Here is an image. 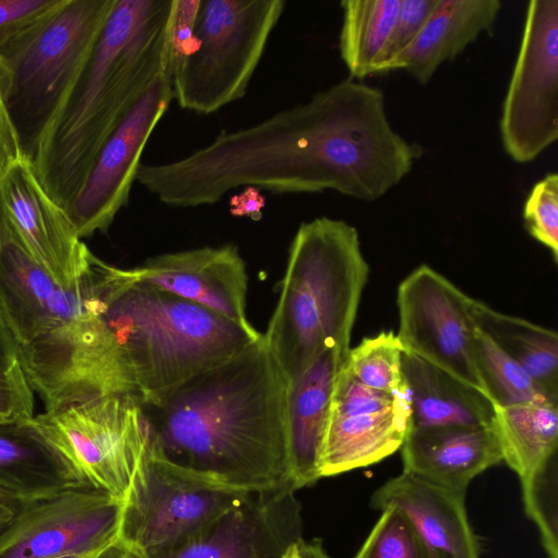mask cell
I'll return each instance as SVG.
<instances>
[{
	"label": "cell",
	"instance_id": "obj_14",
	"mask_svg": "<svg viewBox=\"0 0 558 558\" xmlns=\"http://www.w3.org/2000/svg\"><path fill=\"white\" fill-rule=\"evenodd\" d=\"M302 530L293 488L250 493L193 534L135 558H282Z\"/></svg>",
	"mask_w": 558,
	"mask_h": 558
},
{
	"label": "cell",
	"instance_id": "obj_13",
	"mask_svg": "<svg viewBox=\"0 0 558 558\" xmlns=\"http://www.w3.org/2000/svg\"><path fill=\"white\" fill-rule=\"evenodd\" d=\"M172 99L170 68L155 78L104 144L68 210L81 239L106 232L129 203L144 148Z\"/></svg>",
	"mask_w": 558,
	"mask_h": 558
},
{
	"label": "cell",
	"instance_id": "obj_20",
	"mask_svg": "<svg viewBox=\"0 0 558 558\" xmlns=\"http://www.w3.org/2000/svg\"><path fill=\"white\" fill-rule=\"evenodd\" d=\"M33 417L0 422V493L24 505L88 486Z\"/></svg>",
	"mask_w": 558,
	"mask_h": 558
},
{
	"label": "cell",
	"instance_id": "obj_2",
	"mask_svg": "<svg viewBox=\"0 0 558 558\" xmlns=\"http://www.w3.org/2000/svg\"><path fill=\"white\" fill-rule=\"evenodd\" d=\"M0 316L46 411L130 390L86 272L66 288L32 255L0 201Z\"/></svg>",
	"mask_w": 558,
	"mask_h": 558
},
{
	"label": "cell",
	"instance_id": "obj_6",
	"mask_svg": "<svg viewBox=\"0 0 558 558\" xmlns=\"http://www.w3.org/2000/svg\"><path fill=\"white\" fill-rule=\"evenodd\" d=\"M117 0H66L2 58L3 104L27 156L88 62Z\"/></svg>",
	"mask_w": 558,
	"mask_h": 558
},
{
	"label": "cell",
	"instance_id": "obj_8",
	"mask_svg": "<svg viewBox=\"0 0 558 558\" xmlns=\"http://www.w3.org/2000/svg\"><path fill=\"white\" fill-rule=\"evenodd\" d=\"M33 421L89 485L125 500L150 444L138 396H100L34 415Z\"/></svg>",
	"mask_w": 558,
	"mask_h": 558
},
{
	"label": "cell",
	"instance_id": "obj_18",
	"mask_svg": "<svg viewBox=\"0 0 558 558\" xmlns=\"http://www.w3.org/2000/svg\"><path fill=\"white\" fill-rule=\"evenodd\" d=\"M400 449L403 472L464 495L472 480L502 461L492 426H411Z\"/></svg>",
	"mask_w": 558,
	"mask_h": 558
},
{
	"label": "cell",
	"instance_id": "obj_9",
	"mask_svg": "<svg viewBox=\"0 0 558 558\" xmlns=\"http://www.w3.org/2000/svg\"><path fill=\"white\" fill-rule=\"evenodd\" d=\"M499 129L505 151L519 163L558 138V0L527 4Z\"/></svg>",
	"mask_w": 558,
	"mask_h": 558
},
{
	"label": "cell",
	"instance_id": "obj_30",
	"mask_svg": "<svg viewBox=\"0 0 558 558\" xmlns=\"http://www.w3.org/2000/svg\"><path fill=\"white\" fill-rule=\"evenodd\" d=\"M354 558H433L405 514L396 507L381 510Z\"/></svg>",
	"mask_w": 558,
	"mask_h": 558
},
{
	"label": "cell",
	"instance_id": "obj_4",
	"mask_svg": "<svg viewBox=\"0 0 558 558\" xmlns=\"http://www.w3.org/2000/svg\"><path fill=\"white\" fill-rule=\"evenodd\" d=\"M92 275L104 322L125 376L151 404L197 374L229 359L262 333L203 306L138 281L130 269L93 254Z\"/></svg>",
	"mask_w": 558,
	"mask_h": 558
},
{
	"label": "cell",
	"instance_id": "obj_41",
	"mask_svg": "<svg viewBox=\"0 0 558 558\" xmlns=\"http://www.w3.org/2000/svg\"><path fill=\"white\" fill-rule=\"evenodd\" d=\"M296 558H330L319 541L307 542L301 538L296 545Z\"/></svg>",
	"mask_w": 558,
	"mask_h": 558
},
{
	"label": "cell",
	"instance_id": "obj_16",
	"mask_svg": "<svg viewBox=\"0 0 558 558\" xmlns=\"http://www.w3.org/2000/svg\"><path fill=\"white\" fill-rule=\"evenodd\" d=\"M130 270L141 282L254 329L246 314V265L233 244L163 253Z\"/></svg>",
	"mask_w": 558,
	"mask_h": 558
},
{
	"label": "cell",
	"instance_id": "obj_22",
	"mask_svg": "<svg viewBox=\"0 0 558 558\" xmlns=\"http://www.w3.org/2000/svg\"><path fill=\"white\" fill-rule=\"evenodd\" d=\"M499 0H438L423 28L391 63L420 84L430 81L437 69L454 59L481 34L494 26Z\"/></svg>",
	"mask_w": 558,
	"mask_h": 558
},
{
	"label": "cell",
	"instance_id": "obj_29",
	"mask_svg": "<svg viewBox=\"0 0 558 558\" xmlns=\"http://www.w3.org/2000/svg\"><path fill=\"white\" fill-rule=\"evenodd\" d=\"M527 517L536 524L548 558H558L557 454L520 480Z\"/></svg>",
	"mask_w": 558,
	"mask_h": 558
},
{
	"label": "cell",
	"instance_id": "obj_26",
	"mask_svg": "<svg viewBox=\"0 0 558 558\" xmlns=\"http://www.w3.org/2000/svg\"><path fill=\"white\" fill-rule=\"evenodd\" d=\"M340 4L339 50L350 77L379 74L400 0H344Z\"/></svg>",
	"mask_w": 558,
	"mask_h": 558
},
{
	"label": "cell",
	"instance_id": "obj_12",
	"mask_svg": "<svg viewBox=\"0 0 558 558\" xmlns=\"http://www.w3.org/2000/svg\"><path fill=\"white\" fill-rule=\"evenodd\" d=\"M123 506L90 485L24 504L0 535V558L97 554L119 539Z\"/></svg>",
	"mask_w": 558,
	"mask_h": 558
},
{
	"label": "cell",
	"instance_id": "obj_42",
	"mask_svg": "<svg viewBox=\"0 0 558 558\" xmlns=\"http://www.w3.org/2000/svg\"><path fill=\"white\" fill-rule=\"evenodd\" d=\"M94 558H135V556L118 539L97 553Z\"/></svg>",
	"mask_w": 558,
	"mask_h": 558
},
{
	"label": "cell",
	"instance_id": "obj_28",
	"mask_svg": "<svg viewBox=\"0 0 558 558\" xmlns=\"http://www.w3.org/2000/svg\"><path fill=\"white\" fill-rule=\"evenodd\" d=\"M403 347L396 333L381 331L350 348L347 368L365 386L390 395L407 391L402 374Z\"/></svg>",
	"mask_w": 558,
	"mask_h": 558
},
{
	"label": "cell",
	"instance_id": "obj_44",
	"mask_svg": "<svg viewBox=\"0 0 558 558\" xmlns=\"http://www.w3.org/2000/svg\"><path fill=\"white\" fill-rule=\"evenodd\" d=\"M298 543V542H296ZM295 544H293L283 555L282 558H296V548H295Z\"/></svg>",
	"mask_w": 558,
	"mask_h": 558
},
{
	"label": "cell",
	"instance_id": "obj_24",
	"mask_svg": "<svg viewBox=\"0 0 558 558\" xmlns=\"http://www.w3.org/2000/svg\"><path fill=\"white\" fill-rule=\"evenodd\" d=\"M492 428L502 461L522 480L557 454L558 403L494 407Z\"/></svg>",
	"mask_w": 558,
	"mask_h": 558
},
{
	"label": "cell",
	"instance_id": "obj_45",
	"mask_svg": "<svg viewBox=\"0 0 558 558\" xmlns=\"http://www.w3.org/2000/svg\"><path fill=\"white\" fill-rule=\"evenodd\" d=\"M96 554L94 555H72V556H64V557H58V558H94Z\"/></svg>",
	"mask_w": 558,
	"mask_h": 558
},
{
	"label": "cell",
	"instance_id": "obj_34",
	"mask_svg": "<svg viewBox=\"0 0 558 558\" xmlns=\"http://www.w3.org/2000/svg\"><path fill=\"white\" fill-rule=\"evenodd\" d=\"M437 2L438 0H400L397 20L384 56L380 73L390 71L393 60L415 39Z\"/></svg>",
	"mask_w": 558,
	"mask_h": 558
},
{
	"label": "cell",
	"instance_id": "obj_31",
	"mask_svg": "<svg viewBox=\"0 0 558 558\" xmlns=\"http://www.w3.org/2000/svg\"><path fill=\"white\" fill-rule=\"evenodd\" d=\"M524 226L532 238L558 260V174H546L534 184L523 207Z\"/></svg>",
	"mask_w": 558,
	"mask_h": 558
},
{
	"label": "cell",
	"instance_id": "obj_17",
	"mask_svg": "<svg viewBox=\"0 0 558 558\" xmlns=\"http://www.w3.org/2000/svg\"><path fill=\"white\" fill-rule=\"evenodd\" d=\"M464 496L402 471L374 492L371 506L401 510L433 558H480Z\"/></svg>",
	"mask_w": 558,
	"mask_h": 558
},
{
	"label": "cell",
	"instance_id": "obj_15",
	"mask_svg": "<svg viewBox=\"0 0 558 558\" xmlns=\"http://www.w3.org/2000/svg\"><path fill=\"white\" fill-rule=\"evenodd\" d=\"M0 201L32 255L63 287L77 283L92 253L22 153L0 179Z\"/></svg>",
	"mask_w": 558,
	"mask_h": 558
},
{
	"label": "cell",
	"instance_id": "obj_33",
	"mask_svg": "<svg viewBox=\"0 0 558 558\" xmlns=\"http://www.w3.org/2000/svg\"><path fill=\"white\" fill-rule=\"evenodd\" d=\"M405 393L390 395L365 386L352 376L345 362L333 387L329 413L352 415L380 412L393 407Z\"/></svg>",
	"mask_w": 558,
	"mask_h": 558
},
{
	"label": "cell",
	"instance_id": "obj_40",
	"mask_svg": "<svg viewBox=\"0 0 558 558\" xmlns=\"http://www.w3.org/2000/svg\"><path fill=\"white\" fill-rule=\"evenodd\" d=\"M23 504L0 493V535L14 520Z\"/></svg>",
	"mask_w": 558,
	"mask_h": 558
},
{
	"label": "cell",
	"instance_id": "obj_35",
	"mask_svg": "<svg viewBox=\"0 0 558 558\" xmlns=\"http://www.w3.org/2000/svg\"><path fill=\"white\" fill-rule=\"evenodd\" d=\"M34 415V393L20 363L0 371V418H32Z\"/></svg>",
	"mask_w": 558,
	"mask_h": 558
},
{
	"label": "cell",
	"instance_id": "obj_37",
	"mask_svg": "<svg viewBox=\"0 0 558 558\" xmlns=\"http://www.w3.org/2000/svg\"><path fill=\"white\" fill-rule=\"evenodd\" d=\"M24 153L16 130L3 102H0V179L8 167Z\"/></svg>",
	"mask_w": 558,
	"mask_h": 558
},
{
	"label": "cell",
	"instance_id": "obj_39",
	"mask_svg": "<svg viewBox=\"0 0 558 558\" xmlns=\"http://www.w3.org/2000/svg\"><path fill=\"white\" fill-rule=\"evenodd\" d=\"M17 363L15 342L0 316V371L9 369Z\"/></svg>",
	"mask_w": 558,
	"mask_h": 558
},
{
	"label": "cell",
	"instance_id": "obj_46",
	"mask_svg": "<svg viewBox=\"0 0 558 558\" xmlns=\"http://www.w3.org/2000/svg\"><path fill=\"white\" fill-rule=\"evenodd\" d=\"M2 421H8V420H2V418H0V422H2Z\"/></svg>",
	"mask_w": 558,
	"mask_h": 558
},
{
	"label": "cell",
	"instance_id": "obj_23",
	"mask_svg": "<svg viewBox=\"0 0 558 558\" xmlns=\"http://www.w3.org/2000/svg\"><path fill=\"white\" fill-rule=\"evenodd\" d=\"M402 374L411 405V426H492L494 407L480 390L405 351Z\"/></svg>",
	"mask_w": 558,
	"mask_h": 558
},
{
	"label": "cell",
	"instance_id": "obj_3",
	"mask_svg": "<svg viewBox=\"0 0 558 558\" xmlns=\"http://www.w3.org/2000/svg\"><path fill=\"white\" fill-rule=\"evenodd\" d=\"M175 0H117L97 45L28 156L68 213L104 144L155 78L172 68Z\"/></svg>",
	"mask_w": 558,
	"mask_h": 558
},
{
	"label": "cell",
	"instance_id": "obj_36",
	"mask_svg": "<svg viewBox=\"0 0 558 558\" xmlns=\"http://www.w3.org/2000/svg\"><path fill=\"white\" fill-rule=\"evenodd\" d=\"M201 0H175V13L171 29L172 64L190 50L195 32Z\"/></svg>",
	"mask_w": 558,
	"mask_h": 558
},
{
	"label": "cell",
	"instance_id": "obj_43",
	"mask_svg": "<svg viewBox=\"0 0 558 558\" xmlns=\"http://www.w3.org/2000/svg\"><path fill=\"white\" fill-rule=\"evenodd\" d=\"M3 89H4V72L3 64L0 58V102H3Z\"/></svg>",
	"mask_w": 558,
	"mask_h": 558
},
{
	"label": "cell",
	"instance_id": "obj_32",
	"mask_svg": "<svg viewBox=\"0 0 558 558\" xmlns=\"http://www.w3.org/2000/svg\"><path fill=\"white\" fill-rule=\"evenodd\" d=\"M66 0H0V58Z\"/></svg>",
	"mask_w": 558,
	"mask_h": 558
},
{
	"label": "cell",
	"instance_id": "obj_25",
	"mask_svg": "<svg viewBox=\"0 0 558 558\" xmlns=\"http://www.w3.org/2000/svg\"><path fill=\"white\" fill-rule=\"evenodd\" d=\"M476 329L522 366L548 391L558 396V335L524 318L498 312L473 299Z\"/></svg>",
	"mask_w": 558,
	"mask_h": 558
},
{
	"label": "cell",
	"instance_id": "obj_7",
	"mask_svg": "<svg viewBox=\"0 0 558 558\" xmlns=\"http://www.w3.org/2000/svg\"><path fill=\"white\" fill-rule=\"evenodd\" d=\"M284 7L282 0H201L192 46L172 64L180 108L209 114L243 98Z\"/></svg>",
	"mask_w": 558,
	"mask_h": 558
},
{
	"label": "cell",
	"instance_id": "obj_38",
	"mask_svg": "<svg viewBox=\"0 0 558 558\" xmlns=\"http://www.w3.org/2000/svg\"><path fill=\"white\" fill-rule=\"evenodd\" d=\"M230 213L235 217H248L258 219L265 207V197L258 189L246 186L242 192L233 195L230 199Z\"/></svg>",
	"mask_w": 558,
	"mask_h": 558
},
{
	"label": "cell",
	"instance_id": "obj_11",
	"mask_svg": "<svg viewBox=\"0 0 558 558\" xmlns=\"http://www.w3.org/2000/svg\"><path fill=\"white\" fill-rule=\"evenodd\" d=\"M472 302L440 272L420 265L398 286L396 335L405 352L485 395L474 355Z\"/></svg>",
	"mask_w": 558,
	"mask_h": 558
},
{
	"label": "cell",
	"instance_id": "obj_5",
	"mask_svg": "<svg viewBox=\"0 0 558 558\" xmlns=\"http://www.w3.org/2000/svg\"><path fill=\"white\" fill-rule=\"evenodd\" d=\"M369 266L357 230L319 217L300 225L277 305L263 333L288 386L327 350L351 348Z\"/></svg>",
	"mask_w": 558,
	"mask_h": 558
},
{
	"label": "cell",
	"instance_id": "obj_1",
	"mask_svg": "<svg viewBox=\"0 0 558 558\" xmlns=\"http://www.w3.org/2000/svg\"><path fill=\"white\" fill-rule=\"evenodd\" d=\"M287 401V379L262 333L159 401L142 403L150 451L190 475L232 490L294 489Z\"/></svg>",
	"mask_w": 558,
	"mask_h": 558
},
{
	"label": "cell",
	"instance_id": "obj_27",
	"mask_svg": "<svg viewBox=\"0 0 558 558\" xmlns=\"http://www.w3.org/2000/svg\"><path fill=\"white\" fill-rule=\"evenodd\" d=\"M474 355L485 396L493 407L523 402L558 403V396L535 380L478 329L475 331Z\"/></svg>",
	"mask_w": 558,
	"mask_h": 558
},
{
	"label": "cell",
	"instance_id": "obj_21",
	"mask_svg": "<svg viewBox=\"0 0 558 558\" xmlns=\"http://www.w3.org/2000/svg\"><path fill=\"white\" fill-rule=\"evenodd\" d=\"M411 427L408 392L390 409L352 415L328 413L320 477L377 463L398 451Z\"/></svg>",
	"mask_w": 558,
	"mask_h": 558
},
{
	"label": "cell",
	"instance_id": "obj_10",
	"mask_svg": "<svg viewBox=\"0 0 558 558\" xmlns=\"http://www.w3.org/2000/svg\"><path fill=\"white\" fill-rule=\"evenodd\" d=\"M250 493L190 475L151 453L124 500L119 541L141 557L193 534Z\"/></svg>",
	"mask_w": 558,
	"mask_h": 558
},
{
	"label": "cell",
	"instance_id": "obj_19",
	"mask_svg": "<svg viewBox=\"0 0 558 558\" xmlns=\"http://www.w3.org/2000/svg\"><path fill=\"white\" fill-rule=\"evenodd\" d=\"M349 350L325 351L288 386V456L295 490L322 478L320 453L331 396Z\"/></svg>",
	"mask_w": 558,
	"mask_h": 558
}]
</instances>
